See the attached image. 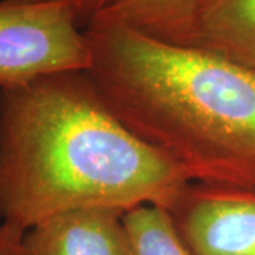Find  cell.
<instances>
[{"label": "cell", "mask_w": 255, "mask_h": 255, "mask_svg": "<svg viewBox=\"0 0 255 255\" xmlns=\"http://www.w3.org/2000/svg\"><path fill=\"white\" fill-rule=\"evenodd\" d=\"M189 183L105 105L87 71L0 90V223L65 211L167 209Z\"/></svg>", "instance_id": "cell-1"}, {"label": "cell", "mask_w": 255, "mask_h": 255, "mask_svg": "<svg viewBox=\"0 0 255 255\" xmlns=\"http://www.w3.org/2000/svg\"><path fill=\"white\" fill-rule=\"evenodd\" d=\"M91 81L112 114L189 183L255 189V71L92 20Z\"/></svg>", "instance_id": "cell-2"}, {"label": "cell", "mask_w": 255, "mask_h": 255, "mask_svg": "<svg viewBox=\"0 0 255 255\" xmlns=\"http://www.w3.org/2000/svg\"><path fill=\"white\" fill-rule=\"evenodd\" d=\"M90 65L74 0H0V90Z\"/></svg>", "instance_id": "cell-3"}, {"label": "cell", "mask_w": 255, "mask_h": 255, "mask_svg": "<svg viewBox=\"0 0 255 255\" xmlns=\"http://www.w3.org/2000/svg\"><path fill=\"white\" fill-rule=\"evenodd\" d=\"M166 210L191 255H255V189L187 183Z\"/></svg>", "instance_id": "cell-4"}, {"label": "cell", "mask_w": 255, "mask_h": 255, "mask_svg": "<svg viewBox=\"0 0 255 255\" xmlns=\"http://www.w3.org/2000/svg\"><path fill=\"white\" fill-rule=\"evenodd\" d=\"M124 214L81 209L53 216L24 231V255H132Z\"/></svg>", "instance_id": "cell-5"}, {"label": "cell", "mask_w": 255, "mask_h": 255, "mask_svg": "<svg viewBox=\"0 0 255 255\" xmlns=\"http://www.w3.org/2000/svg\"><path fill=\"white\" fill-rule=\"evenodd\" d=\"M180 46L200 48L255 71V0H211Z\"/></svg>", "instance_id": "cell-6"}, {"label": "cell", "mask_w": 255, "mask_h": 255, "mask_svg": "<svg viewBox=\"0 0 255 255\" xmlns=\"http://www.w3.org/2000/svg\"><path fill=\"white\" fill-rule=\"evenodd\" d=\"M210 1L211 0H110L92 20L122 24L146 36L180 46L191 24Z\"/></svg>", "instance_id": "cell-7"}, {"label": "cell", "mask_w": 255, "mask_h": 255, "mask_svg": "<svg viewBox=\"0 0 255 255\" xmlns=\"http://www.w3.org/2000/svg\"><path fill=\"white\" fill-rule=\"evenodd\" d=\"M132 255H191L179 237L167 210L139 206L124 214Z\"/></svg>", "instance_id": "cell-8"}, {"label": "cell", "mask_w": 255, "mask_h": 255, "mask_svg": "<svg viewBox=\"0 0 255 255\" xmlns=\"http://www.w3.org/2000/svg\"><path fill=\"white\" fill-rule=\"evenodd\" d=\"M21 228L0 223V255H24Z\"/></svg>", "instance_id": "cell-9"}, {"label": "cell", "mask_w": 255, "mask_h": 255, "mask_svg": "<svg viewBox=\"0 0 255 255\" xmlns=\"http://www.w3.org/2000/svg\"><path fill=\"white\" fill-rule=\"evenodd\" d=\"M108 1L110 0H74L78 13V23L82 30L108 4Z\"/></svg>", "instance_id": "cell-10"}, {"label": "cell", "mask_w": 255, "mask_h": 255, "mask_svg": "<svg viewBox=\"0 0 255 255\" xmlns=\"http://www.w3.org/2000/svg\"><path fill=\"white\" fill-rule=\"evenodd\" d=\"M28 1H54V0H28Z\"/></svg>", "instance_id": "cell-11"}]
</instances>
